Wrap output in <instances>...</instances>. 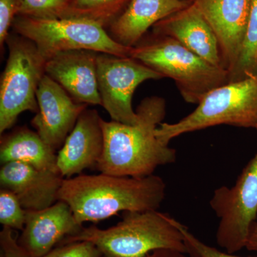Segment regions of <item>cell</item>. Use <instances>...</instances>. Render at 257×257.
<instances>
[{
    "mask_svg": "<svg viewBox=\"0 0 257 257\" xmlns=\"http://www.w3.org/2000/svg\"><path fill=\"white\" fill-rule=\"evenodd\" d=\"M139 121L128 125L101 118L104 150L98 164L101 173L142 178L158 167L175 163L177 151L155 135L165 119L166 102L160 96L144 99L136 110Z\"/></svg>",
    "mask_w": 257,
    "mask_h": 257,
    "instance_id": "cell-1",
    "label": "cell"
},
{
    "mask_svg": "<svg viewBox=\"0 0 257 257\" xmlns=\"http://www.w3.org/2000/svg\"><path fill=\"white\" fill-rule=\"evenodd\" d=\"M165 196L166 184L159 176L137 178L101 173L64 179L58 200L67 203L82 224L124 211L158 210Z\"/></svg>",
    "mask_w": 257,
    "mask_h": 257,
    "instance_id": "cell-2",
    "label": "cell"
},
{
    "mask_svg": "<svg viewBox=\"0 0 257 257\" xmlns=\"http://www.w3.org/2000/svg\"><path fill=\"white\" fill-rule=\"evenodd\" d=\"M179 221L158 210L124 211L122 219L108 229L83 227L78 233L64 238L58 246L89 241L102 257H148L159 249L187 253Z\"/></svg>",
    "mask_w": 257,
    "mask_h": 257,
    "instance_id": "cell-3",
    "label": "cell"
},
{
    "mask_svg": "<svg viewBox=\"0 0 257 257\" xmlns=\"http://www.w3.org/2000/svg\"><path fill=\"white\" fill-rule=\"evenodd\" d=\"M130 57L175 82L184 100L199 104L229 83V72L213 65L170 37L152 33L133 47Z\"/></svg>",
    "mask_w": 257,
    "mask_h": 257,
    "instance_id": "cell-4",
    "label": "cell"
},
{
    "mask_svg": "<svg viewBox=\"0 0 257 257\" xmlns=\"http://www.w3.org/2000/svg\"><path fill=\"white\" fill-rule=\"evenodd\" d=\"M218 125L257 131V74L216 87L204 96L192 113L175 123H161L155 135L170 145L174 139Z\"/></svg>",
    "mask_w": 257,
    "mask_h": 257,
    "instance_id": "cell-5",
    "label": "cell"
},
{
    "mask_svg": "<svg viewBox=\"0 0 257 257\" xmlns=\"http://www.w3.org/2000/svg\"><path fill=\"white\" fill-rule=\"evenodd\" d=\"M12 28L33 42L47 61L61 52L72 50L130 57L133 50L114 41L104 27L85 19L17 16Z\"/></svg>",
    "mask_w": 257,
    "mask_h": 257,
    "instance_id": "cell-6",
    "label": "cell"
},
{
    "mask_svg": "<svg viewBox=\"0 0 257 257\" xmlns=\"http://www.w3.org/2000/svg\"><path fill=\"white\" fill-rule=\"evenodd\" d=\"M5 43L9 55L0 84L1 135L24 111H38L37 91L46 74L47 60L33 42L15 32L10 33Z\"/></svg>",
    "mask_w": 257,
    "mask_h": 257,
    "instance_id": "cell-7",
    "label": "cell"
},
{
    "mask_svg": "<svg viewBox=\"0 0 257 257\" xmlns=\"http://www.w3.org/2000/svg\"><path fill=\"white\" fill-rule=\"evenodd\" d=\"M209 205L219 219L217 244L230 253L245 248L250 227L257 217V152L234 186L214 190Z\"/></svg>",
    "mask_w": 257,
    "mask_h": 257,
    "instance_id": "cell-8",
    "label": "cell"
},
{
    "mask_svg": "<svg viewBox=\"0 0 257 257\" xmlns=\"http://www.w3.org/2000/svg\"><path fill=\"white\" fill-rule=\"evenodd\" d=\"M96 72L101 106L112 121L128 125L139 121L132 105L137 87L145 81L164 78L133 57L104 53L96 55Z\"/></svg>",
    "mask_w": 257,
    "mask_h": 257,
    "instance_id": "cell-9",
    "label": "cell"
},
{
    "mask_svg": "<svg viewBox=\"0 0 257 257\" xmlns=\"http://www.w3.org/2000/svg\"><path fill=\"white\" fill-rule=\"evenodd\" d=\"M39 110L31 124L45 143L57 150L64 145L87 104L74 100L47 74L37 91Z\"/></svg>",
    "mask_w": 257,
    "mask_h": 257,
    "instance_id": "cell-10",
    "label": "cell"
},
{
    "mask_svg": "<svg viewBox=\"0 0 257 257\" xmlns=\"http://www.w3.org/2000/svg\"><path fill=\"white\" fill-rule=\"evenodd\" d=\"M215 32L224 68L234 69L244 39L252 0H192Z\"/></svg>",
    "mask_w": 257,
    "mask_h": 257,
    "instance_id": "cell-11",
    "label": "cell"
},
{
    "mask_svg": "<svg viewBox=\"0 0 257 257\" xmlns=\"http://www.w3.org/2000/svg\"><path fill=\"white\" fill-rule=\"evenodd\" d=\"M26 221L18 242L31 257L50 252L67 237L82 229L70 207L58 201L42 210H26Z\"/></svg>",
    "mask_w": 257,
    "mask_h": 257,
    "instance_id": "cell-12",
    "label": "cell"
},
{
    "mask_svg": "<svg viewBox=\"0 0 257 257\" xmlns=\"http://www.w3.org/2000/svg\"><path fill=\"white\" fill-rule=\"evenodd\" d=\"M101 116L95 109L83 111L57 155V167L64 179L97 167L104 150Z\"/></svg>",
    "mask_w": 257,
    "mask_h": 257,
    "instance_id": "cell-13",
    "label": "cell"
},
{
    "mask_svg": "<svg viewBox=\"0 0 257 257\" xmlns=\"http://www.w3.org/2000/svg\"><path fill=\"white\" fill-rule=\"evenodd\" d=\"M96 53L84 50L61 52L47 61L45 72L74 100L87 105H101Z\"/></svg>",
    "mask_w": 257,
    "mask_h": 257,
    "instance_id": "cell-14",
    "label": "cell"
},
{
    "mask_svg": "<svg viewBox=\"0 0 257 257\" xmlns=\"http://www.w3.org/2000/svg\"><path fill=\"white\" fill-rule=\"evenodd\" d=\"M64 179L60 173L23 162L5 164L0 170L1 188L14 193L25 210H42L55 204Z\"/></svg>",
    "mask_w": 257,
    "mask_h": 257,
    "instance_id": "cell-15",
    "label": "cell"
},
{
    "mask_svg": "<svg viewBox=\"0 0 257 257\" xmlns=\"http://www.w3.org/2000/svg\"><path fill=\"white\" fill-rule=\"evenodd\" d=\"M153 34L172 37L209 63L224 69L215 32L193 1L187 8L157 23Z\"/></svg>",
    "mask_w": 257,
    "mask_h": 257,
    "instance_id": "cell-16",
    "label": "cell"
},
{
    "mask_svg": "<svg viewBox=\"0 0 257 257\" xmlns=\"http://www.w3.org/2000/svg\"><path fill=\"white\" fill-rule=\"evenodd\" d=\"M192 3V0H131L124 12L108 27V33L118 43L135 47L149 29Z\"/></svg>",
    "mask_w": 257,
    "mask_h": 257,
    "instance_id": "cell-17",
    "label": "cell"
},
{
    "mask_svg": "<svg viewBox=\"0 0 257 257\" xmlns=\"http://www.w3.org/2000/svg\"><path fill=\"white\" fill-rule=\"evenodd\" d=\"M0 162L2 165L9 162H23L37 170L60 173L55 150L45 143L37 133L27 127L18 128L2 138Z\"/></svg>",
    "mask_w": 257,
    "mask_h": 257,
    "instance_id": "cell-18",
    "label": "cell"
},
{
    "mask_svg": "<svg viewBox=\"0 0 257 257\" xmlns=\"http://www.w3.org/2000/svg\"><path fill=\"white\" fill-rule=\"evenodd\" d=\"M131 0H70L62 18L91 20L106 28L126 9Z\"/></svg>",
    "mask_w": 257,
    "mask_h": 257,
    "instance_id": "cell-19",
    "label": "cell"
},
{
    "mask_svg": "<svg viewBox=\"0 0 257 257\" xmlns=\"http://www.w3.org/2000/svg\"><path fill=\"white\" fill-rule=\"evenodd\" d=\"M256 74L257 0H252L242 47L236 65L229 73V82L242 80Z\"/></svg>",
    "mask_w": 257,
    "mask_h": 257,
    "instance_id": "cell-20",
    "label": "cell"
},
{
    "mask_svg": "<svg viewBox=\"0 0 257 257\" xmlns=\"http://www.w3.org/2000/svg\"><path fill=\"white\" fill-rule=\"evenodd\" d=\"M26 210L14 193L8 189L0 190V223L13 229L23 230L26 221Z\"/></svg>",
    "mask_w": 257,
    "mask_h": 257,
    "instance_id": "cell-21",
    "label": "cell"
},
{
    "mask_svg": "<svg viewBox=\"0 0 257 257\" xmlns=\"http://www.w3.org/2000/svg\"><path fill=\"white\" fill-rule=\"evenodd\" d=\"M70 0H22L18 16L37 19L63 18Z\"/></svg>",
    "mask_w": 257,
    "mask_h": 257,
    "instance_id": "cell-22",
    "label": "cell"
},
{
    "mask_svg": "<svg viewBox=\"0 0 257 257\" xmlns=\"http://www.w3.org/2000/svg\"><path fill=\"white\" fill-rule=\"evenodd\" d=\"M179 229L184 236V241L187 248V253L190 257H243L235 256L234 253L223 252L213 246L203 242L189 231L182 223H178ZM257 257V256H248Z\"/></svg>",
    "mask_w": 257,
    "mask_h": 257,
    "instance_id": "cell-23",
    "label": "cell"
},
{
    "mask_svg": "<svg viewBox=\"0 0 257 257\" xmlns=\"http://www.w3.org/2000/svg\"><path fill=\"white\" fill-rule=\"evenodd\" d=\"M41 257H102L98 248L89 241H77L58 246Z\"/></svg>",
    "mask_w": 257,
    "mask_h": 257,
    "instance_id": "cell-24",
    "label": "cell"
},
{
    "mask_svg": "<svg viewBox=\"0 0 257 257\" xmlns=\"http://www.w3.org/2000/svg\"><path fill=\"white\" fill-rule=\"evenodd\" d=\"M22 0H0V45L4 46L15 18L21 8Z\"/></svg>",
    "mask_w": 257,
    "mask_h": 257,
    "instance_id": "cell-25",
    "label": "cell"
},
{
    "mask_svg": "<svg viewBox=\"0 0 257 257\" xmlns=\"http://www.w3.org/2000/svg\"><path fill=\"white\" fill-rule=\"evenodd\" d=\"M14 229L3 226L0 232V245L5 257H31L18 242V235L15 236Z\"/></svg>",
    "mask_w": 257,
    "mask_h": 257,
    "instance_id": "cell-26",
    "label": "cell"
},
{
    "mask_svg": "<svg viewBox=\"0 0 257 257\" xmlns=\"http://www.w3.org/2000/svg\"><path fill=\"white\" fill-rule=\"evenodd\" d=\"M245 248L257 253V222L254 221L250 227Z\"/></svg>",
    "mask_w": 257,
    "mask_h": 257,
    "instance_id": "cell-27",
    "label": "cell"
},
{
    "mask_svg": "<svg viewBox=\"0 0 257 257\" xmlns=\"http://www.w3.org/2000/svg\"><path fill=\"white\" fill-rule=\"evenodd\" d=\"M148 257H187L186 253L171 249H159L153 251Z\"/></svg>",
    "mask_w": 257,
    "mask_h": 257,
    "instance_id": "cell-28",
    "label": "cell"
}]
</instances>
